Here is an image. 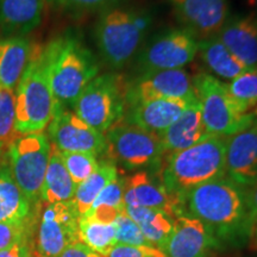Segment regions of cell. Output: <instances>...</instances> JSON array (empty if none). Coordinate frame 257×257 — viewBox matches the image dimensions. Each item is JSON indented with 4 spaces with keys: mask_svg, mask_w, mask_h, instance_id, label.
<instances>
[{
    "mask_svg": "<svg viewBox=\"0 0 257 257\" xmlns=\"http://www.w3.org/2000/svg\"><path fill=\"white\" fill-rule=\"evenodd\" d=\"M152 24L153 16L144 9L119 6L99 15L94 38L102 60L113 69L126 66Z\"/></svg>",
    "mask_w": 257,
    "mask_h": 257,
    "instance_id": "cell-4",
    "label": "cell"
},
{
    "mask_svg": "<svg viewBox=\"0 0 257 257\" xmlns=\"http://www.w3.org/2000/svg\"><path fill=\"white\" fill-rule=\"evenodd\" d=\"M197 55L211 73L229 81L250 69L244 66L217 36L198 41Z\"/></svg>",
    "mask_w": 257,
    "mask_h": 257,
    "instance_id": "cell-23",
    "label": "cell"
},
{
    "mask_svg": "<svg viewBox=\"0 0 257 257\" xmlns=\"http://www.w3.org/2000/svg\"><path fill=\"white\" fill-rule=\"evenodd\" d=\"M198 40L185 29H173L157 35L140 50L137 67L144 74L181 69L194 60Z\"/></svg>",
    "mask_w": 257,
    "mask_h": 257,
    "instance_id": "cell-10",
    "label": "cell"
},
{
    "mask_svg": "<svg viewBox=\"0 0 257 257\" xmlns=\"http://www.w3.org/2000/svg\"><path fill=\"white\" fill-rule=\"evenodd\" d=\"M16 88L0 86V149L10 147L21 135L16 133Z\"/></svg>",
    "mask_w": 257,
    "mask_h": 257,
    "instance_id": "cell-31",
    "label": "cell"
},
{
    "mask_svg": "<svg viewBox=\"0 0 257 257\" xmlns=\"http://www.w3.org/2000/svg\"><path fill=\"white\" fill-rule=\"evenodd\" d=\"M59 257H104L99 255L98 252L93 251L92 249H89L87 245L81 242H76L70 244L68 248L63 250V252L61 253Z\"/></svg>",
    "mask_w": 257,
    "mask_h": 257,
    "instance_id": "cell-38",
    "label": "cell"
},
{
    "mask_svg": "<svg viewBox=\"0 0 257 257\" xmlns=\"http://www.w3.org/2000/svg\"><path fill=\"white\" fill-rule=\"evenodd\" d=\"M76 185L64 166L61 152L51 144V153L46 176L41 191V201L44 204H57L73 200Z\"/></svg>",
    "mask_w": 257,
    "mask_h": 257,
    "instance_id": "cell-24",
    "label": "cell"
},
{
    "mask_svg": "<svg viewBox=\"0 0 257 257\" xmlns=\"http://www.w3.org/2000/svg\"><path fill=\"white\" fill-rule=\"evenodd\" d=\"M246 2H248V4H249V6H251V8L253 9V14H256L257 15V0H246Z\"/></svg>",
    "mask_w": 257,
    "mask_h": 257,
    "instance_id": "cell-42",
    "label": "cell"
},
{
    "mask_svg": "<svg viewBox=\"0 0 257 257\" xmlns=\"http://www.w3.org/2000/svg\"><path fill=\"white\" fill-rule=\"evenodd\" d=\"M0 154H2V149H0Z\"/></svg>",
    "mask_w": 257,
    "mask_h": 257,
    "instance_id": "cell-43",
    "label": "cell"
},
{
    "mask_svg": "<svg viewBox=\"0 0 257 257\" xmlns=\"http://www.w3.org/2000/svg\"><path fill=\"white\" fill-rule=\"evenodd\" d=\"M106 154L126 169L159 167L163 159L159 136L120 118L105 133Z\"/></svg>",
    "mask_w": 257,
    "mask_h": 257,
    "instance_id": "cell-9",
    "label": "cell"
},
{
    "mask_svg": "<svg viewBox=\"0 0 257 257\" xmlns=\"http://www.w3.org/2000/svg\"><path fill=\"white\" fill-rule=\"evenodd\" d=\"M44 57L56 104L73 107L86 86L99 75L94 55L75 35L67 34L44 48Z\"/></svg>",
    "mask_w": 257,
    "mask_h": 257,
    "instance_id": "cell-3",
    "label": "cell"
},
{
    "mask_svg": "<svg viewBox=\"0 0 257 257\" xmlns=\"http://www.w3.org/2000/svg\"><path fill=\"white\" fill-rule=\"evenodd\" d=\"M193 83L200 102L202 120L210 135L230 137L256 121L244 113L226 83L216 76L200 73L193 79Z\"/></svg>",
    "mask_w": 257,
    "mask_h": 257,
    "instance_id": "cell-7",
    "label": "cell"
},
{
    "mask_svg": "<svg viewBox=\"0 0 257 257\" xmlns=\"http://www.w3.org/2000/svg\"><path fill=\"white\" fill-rule=\"evenodd\" d=\"M124 181L125 178L118 176L106 186L96 197L89 211L81 217L102 224H113L118 216L125 212Z\"/></svg>",
    "mask_w": 257,
    "mask_h": 257,
    "instance_id": "cell-27",
    "label": "cell"
},
{
    "mask_svg": "<svg viewBox=\"0 0 257 257\" xmlns=\"http://www.w3.org/2000/svg\"><path fill=\"white\" fill-rule=\"evenodd\" d=\"M246 205L252 226L257 221V184L246 189Z\"/></svg>",
    "mask_w": 257,
    "mask_h": 257,
    "instance_id": "cell-39",
    "label": "cell"
},
{
    "mask_svg": "<svg viewBox=\"0 0 257 257\" xmlns=\"http://www.w3.org/2000/svg\"><path fill=\"white\" fill-rule=\"evenodd\" d=\"M34 207L16 184L10 166H0V221L27 219L35 216Z\"/></svg>",
    "mask_w": 257,
    "mask_h": 257,
    "instance_id": "cell-26",
    "label": "cell"
},
{
    "mask_svg": "<svg viewBox=\"0 0 257 257\" xmlns=\"http://www.w3.org/2000/svg\"><path fill=\"white\" fill-rule=\"evenodd\" d=\"M175 17L195 40L216 37L229 18L227 0H169Z\"/></svg>",
    "mask_w": 257,
    "mask_h": 257,
    "instance_id": "cell-13",
    "label": "cell"
},
{
    "mask_svg": "<svg viewBox=\"0 0 257 257\" xmlns=\"http://www.w3.org/2000/svg\"><path fill=\"white\" fill-rule=\"evenodd\" d=\"M211 136L205 127L198 96L187 106L174 123L159 135L163 153L172 154L185 150Z\"/></svg>",
    "mask_w": 257,
    "mask_h": 257,
    "instance_id": "cell-20",
    "label": "cell"
},
{
    "mask_svg": "<svg viewBox=\"0 0 257 257\" xmlns=\"http://www.w3.org/2000/svg\"><path fill=\"white\" fill-rule=\"evenodd\" d=\"M63 163L68 170L70 178L76 186L88 179L96 169L99 168V162L96 156L91 153H62Z\"/></svg>",
    "mask_w": 257,
    "mask_h": 257,
    "instance_id": "cell-33",
    "label": "cell"
},
{
    "mask_svg": "<svg viewBox=\"0 0 257 257\" xmlns=\"http://www.w3.org/2000/svg\"><path fill=\"white\" fill-rule=\"evenodd\" d=\"M128 86L120 74L95 76L76 99L73 112L89 126L105 135L126 113Z\"/></svg>",
    "mask_w": 257,
    "mask_h": 257,
    "instance_id": "cell-6",
    "label": "cell"
},
{
    "mask_svg": "<svg viewBox=\"0 0 257 257\" xmlns=\"http://www.w3.org/2000/svg\"><path fill=\"white\" fill-rule=\"evenodd\" d=\"M213 248H219L205 224L182 212L173 221L163 252L167 257H207Z\"/></svg>",
    "mask_w": 257,
    "mask_h": 257,
    "instance_id": "cell-16",
    "label": "cell"
},
{
    "mask_svg": "<svg viewBox=\"0 0 257 257\" xmlns=\"http://www.w3.org/2000/svg\"><path fill=\"white\" fill-rule=\"evenodd\" d=\"M44 0H0V28L6 34L22 36L41 24Z\"/></svg>",
    "mask_w": 257,
    "mask_h": 257,
    "instance_id": "cell-21",
    "label": "cell"
},
{
    "mask_svg": "<svg viewBox=\"0 0 257 257\" xmlns=\"http://www.w3.org/2000/svg\"><path fill=\"white\" fill-rule=\"evenodd\" d=\"M0 257H35V243L32 237L12 244L0 250Z\"/></svg>",
    "mask_w": 257,
    "mask_h": 257,
    "instance_id": "cell-37",
    "label": "cell"
},
{
    "mask_svg": "<svg viewBox=\"0 0 257 257\" xmlns=\"http://www.w3.org/2000/svg\"><path fill=\"white\" fill-rule=\"evenodd\" d=\"M51 143L44 134L21 136L9 147L10 169L25 198L36 206L49 165Z\"/></svg>",
    "mask_w": 257,
    "mask_h": 257,
    "instance_id": "cell-8",
    "label": "cell"
},
{
    "mask_svg": "<svg viewBox=\"0 0 257 257\" xmlns=\"http://www.w3.org/2000/svg\"><path fill=\"white\" fill-rule=\"evenodd\" d=\"M34 218L35 216L22 220L0 221V250L32 237Z\"/></svg>",
    "mask_w": 257,
    "mask_h": 257,
    "instance_id": "cell-34",
    "label": "cell"
},
{
    "mask_svg": "<svg viewBox=\"0 0 257 257\" xmlns=\"http://www.w3.org/2000/svg\"><path fill=\"white\" fill-rule=\"evenodd\" d=\"M250 239H251V245L253 249H257V221L253 224L251 236H250Z\"/></svg>",
    "mask_w": 257,
    "mask_h": 257,
    "instance_id": "cell-40",
    "label": "cell"
},
{
    "mask_svg": "<svg viewBox=\"0 0 257 257\" xmlns=\"http://www.w3.org/2000/svg\"><path fill=\"white\" fill-rule=\"evenodd\" d=\"M226 86L244 113L257 120V67L240 74Z\"/></svg>",
    "mask_w": 257,
    "mask_h": 257,
    "instance_id": "cell-30",
    "label": "cell"
},
{
    "mask_svg": "<svg viewBox=\"0 0 257 257\" xmlns=\"http://www.w3.org/2000/svg\"><path fill=\"white\" fill-rule=\"evenodd\" d=\"M106 257H167L156 246H133L117 243Z\"/></svg>",
    "mask_w": 257,
    "mask_h": 257,
    "instance_id": "cell-36",
    "label": "cell"
},
{
    "mask_svg": "<svg viewBox=\"0 0 257 257\" xmlns=\"http://www.w3.org/2000/svg\"><path fill=\"white\" fill-rule=\"evenodd\" d=\"M225 176L245 189L257 184V120L227 137Z\"/></svg>",
    "mask_w": 257,
    "mask_h": 257,
    "instance_id": "cell-15",
    "label": "cell"
},
{
    "mask_svg": "<svg viewBox=\"0 0 257 257\" xmlns=\"http://www.w3.org/2000/svg\"><path fill=\"white\" fill-rule=\"evenodd\" d=\"M44 2H46V5H49L50 8L59 10L61 8V5L63 4L64 0H44Z\"/></svg>",
    "mask_w": 257,
    "mask_h": 257,
    "instance_id": "cell-41",
    "label": "cell"
},
{
    "mask_svg": "<svg viewBox=\"0 0 257 257\" xmlns=\"http://www.w3.org/2000/svg\"><path fill=\"white\" fill-rule=\"evenodd\" d=\"M117 178V166L113 162H102L88 179L76 186L75 194L72 201L75 205L80 217L87 213L102 189Z\"/></svg>",
    "mask_w": 257,
    "mask_h": 257,
    "instance_id": "cell-28",
    "label": "cell"
},
{
    "mask_svg": "<svg viewBox=\"0 0 257 257\" xmlns=\"http://www.w3.org/2000/svg\"><path fill=\"white\" fill-rule=\"evenodd\" d=\"M226 142L227 137L211 135L195 146L168 154L160 180L181 206L185 195L193 188L224 178Z\"/></svg>",
    "mask_w": 257,
    "mask_h": 257,
    "instance_id": "cell-2",
    "label": "cell"
},
{
    "mask_svg": "<svg viewBox=\"0 0 257 257\" xmlns=\"http://www.w3.org/2000/svg\"><path fill=\"white\" fill-rule=\"evenodd\" d=\"M195 94L191 75L184 68L144 74L128 86L127 106L155 99H192Z\"/></svg>",
    "mask_w": 257,
    "mask_h": 257,
    "instance_id": "cell-14",
    "label": "cell"
},
{
    "mask_svg": "<svg viewBox=\"0 0 257 257\" xmlns=\"http://www.w3.org/2000/svg\"><path fill=\"white\" fill-rule=\"evenodd\" d=\"M80 214L74 202L48 204L42 211L35 240V257H59L79 239Z\"/></svg>",
    "mask_w": 257,
    "mask_h": 257,
    "instance_id": "cell-11",
    "label": "cell"
},
{
    "mask_svg": "<svg viewBox=\"0 0 257 257\" xmlns=\"http://www.w3.org/2000/svg\"><path fill=\"white\" fill-rule=\"evenodd\" d=\"M48 76L44 48L34 46L31 59L16 88V133H42L57 107Z\"/></svg>",
    "mask_w": 257,
    "mask_h": 257,
    "instance_id": "cell-5",
    "label": "cell"
},
{
    "mask_svg": "<svg viewBox=\"0 0 257 257\" xmlns=\"http://www.w3.org/2000/svg\"><path fill=\"white\" fill-rule=\"evenodd\" d=\"M195 99L197 96L192 99H155L137 101L128 105L127 114H124L123 118L128 123L159 136L184 113L187 106Z\"/></svg>",
    "mask_w": 257,
    "mask_h": 257,
    "instance_id": "cell-18",
    "label": "cell"
},
{
    "mask_svg": "<svg viewBox=\"0 0 257 257\" xmlns=\"http://www.w3.org/2000/svg\"><path fill=\"white\" fill-rule=\"evenodd\" d=\"M182 208L207 227L219 248L224 244L239 245L250 239L246 189L226 176L193 188L185 195Z\"/></svg>",
    "mask_w": 257,
    "mask_h": 257,
    "instance_id": "cell-1",
    "label": "cell"
},
{
    "mask_svg": "<svg viewBox=\"0 0 257 257\" xmlns=\"http://www.w3.org/2000/svg\"><path fill=\"white\" fill-rule=\"evenodd\" d=\"M217 37L248 68L257 67V15L229 17Z\"/></svg>",
    "mask_w": 257,
    "mask_h": 257,
    "instance_id": "cell-19",
    "label": "cell"
},
{
    "mask_svg": "<svg viewBox=\"0 0 257 257\" xmlns=\"http://www.w3.org/2000/svg\"><path fill=\"white\" fill-rule=\"evenodd\" d=\"M79 239L93 251L106 257L117 244L113 224H102L99 221L80 217Z\"/></svg>",
    "mask_w": 257,
    "mask_h": 257,
    "instance_id": "cell-29",
    "label": "cell"
},
{
    "mask_svg": "<svg viewBox=\"0 0 257 257\" xmlns=\"http://www.w3.org/2000/svg\"><path fill=\"white\" fill-rule=\"evenodd\" d=\"M125 206H142L165 212L173 219L184 212L181 204L169 194L161 180L140 170L124 181Z\"/></svg>",
    "mask_w": 257,
    "mask_h": 257,
    "instance_id": "cell-17",
    "label": "cell"
},
{
    "mask_svg": "<svg viewBox=\"0 0 257 257\" xmlns=\"http://www.w3.org/2000/svg\"><path fill=\"white\" fill-rule=\"evenodd\" d=\"M32 48L24 36L0 40V86L16 88L31 59Z\"/></svg>",
    "mask_w": 257,
    "mask_h": 257,
    "instance_id": "cell-22",
    "label": "cell"
},
{
    "mask_svg": "<svg viewBox=\"0 0 257 257\" xmlns=\"http://www.w3.org/2000/svg\"><path fill=\"white\" fill-rule=\"evenodd\" d=\"M125 213L138 225L144 237L163 251L173 230V219L165 212L142 206H125Z\"/></svg>",
    "mask_w": 257,
    "mask_h": 257,
    "instance_id": "cell-25",
    "label": "cell"
},
{
    "mask_svg": "<svg viewBox=\"0 0 257 257\" xmlns=\"http://www.w3.org/2000/svg\"><path fill=\"white\" fill-rule=\"evenodd\" d=\"M115 229L117 243L126 244L133 246H154L142 233L138 225L127 216L126 213H121L118 216L113 223Z\"/></svg>",
    "mask_w": 257,
    "mask_h": 257,
    "instance_id": "cell-35",
    "label": "cell"
},
{
    "mask_svg": "<svg viewBox=\"0 0 257 257\" xmlns=\"http://www.w3.org/2000/svg\"><path fill=\"white\" fill-rule=\"evenodd\" d=\"M48 133L53 146L62 153H91L99 156L106 152L105 135L61 106L48 125Z\"/></svg>",
    "mask_w": 257,
    "mask_h": 257,
    "instance_id": "cell-12",
    "label": "cell"
},
{
    "mask_svg": "<svg viewBox=\"0 0 257 257\" xmlns=\"http://www.w3.org/2000/svg\"><path fill=\"white\" fill-rule=\"evenodd\" d=\"M127 0H64L59 9L70 18L80 19L91 15H101L114 8L124 6Z\"/></svg>",
    "mask_w": 257,
    "mask_h": 257,
    "instance_id": "cell-32",
    "label": "cell"
}]
</instances>
